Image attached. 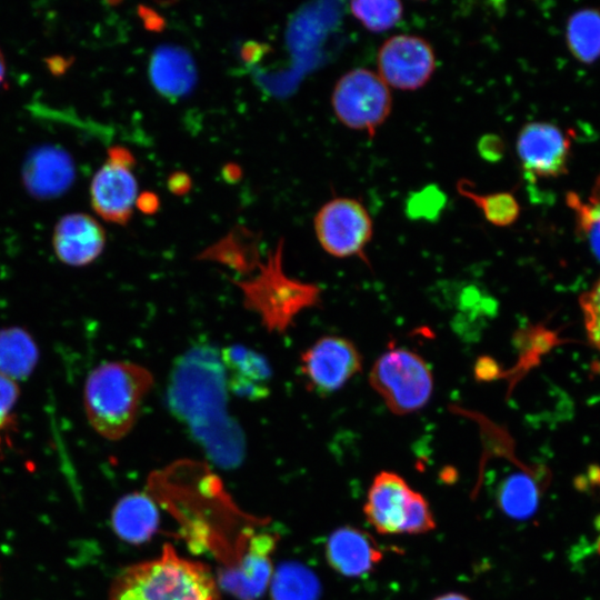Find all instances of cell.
<instances>
[{"label": "cell", "instance_id": "cell-30", "mask_svg": "<svg viewBox=\"0 0 600 600\" xmlns=\"http://www.w3.org/2000/svg\"><path fill=\"white\" fill-rule=\"evenodd\" d=\"M169 189L176 194L186 193L190 187V178L184 172H174L168 180Z\"/></svg>", "mask_w": 600, "mask_h": 600}, {"label": "cell", "instance_id": "cell-27", "mask_svg": "<svg viewBox=\"0 0 600 600\" xmlns=\"http://www.w3.org/2000/svg\"><path fill=\"white\" fill-rule=\"evenodd\" d=\"M584 329L590 343L600 352V277L580 297Z\"/></svg>", "mask_w": 600, "mask_h": 600}, {"label": "cell", "instance_id": "cell-1", "mask_svg": "<svg viewBox=\"0 0 600 600\" xmlns=\"http://www.w3.org/2000/svg\"><path fill=\"white\" fill-rule=\"evenodd\" d=\"M227 389L217 350L208 344L196 346L173 366L168 402L216 460L233 463L240 459L243 438L227 413Z\"/></svg>", "mask_w": 600, "mask_h": 600}, {"label": "cell", "instance_id": "cell-22", "mask_svg": "<svg viewBox=\"0 0 600 600\" xmlns=\"http://www.w3.org/2000/svg\"><path fill=\"white\" fill-rule=\"evenodd\" d=\"M568 43L572 53L583 62H592L600 56V13L581 10L568 24Z\"/></svg>", "mask_w": 600, "mask_h": 600}, {"label": "cell", "instance_id": "cell-15", "mask_svg": "<svg viewBox=\"0 0 600 600\" xmlns=\"http://www.w3.org/2000/svg\"><path fill=\"white\" fill-rule=\"evenodd\" d=\"M326 556L329 564L348 578L367 574L382 560V551L373 538L351 526L341 527L330 534Z\"/></svg>", "mask_w": 600, "mask_h": 600}, {"label": "cell", "instance_id": "cell-19", "mask_svg": "<svg viewBox=\"0 0 600 600\" xmlns=\"http://www.w3.org/2000/svg\"><path fill=\"white\" fill-rule=\"evenodd\" d=\"M159 523V513L153 502L144 494L133 493L122 498L112 513L116 533L131 543H141L151 538Z\"/></svg>", "mask_w": 600, "mask_h": 600}, {"label": "cell", "instance_id": "cell-13", "mask_svg": "<svg viewBox=\"0 0 600 600\" xmlns=\"http://www.w3.org/2000/svg\"><path fill=\"white\" fill-rule=\"evenodd\" d=\"M104 244V229L89 214L68 213L61 217L54 226L53 250L64 264L87 266L100 256Z\"/></svg>", "mask_w": 600, "mask_h": 600}, {"label": "cell", "instance_id": "cell-10", "mask_svg": "<svg viewBox=\"0 0 600 600\" xmlns=\"http://www.w3.org/2000/svg\"><path fill=\"white\" fill-rule=\"evenodd\" d=\"M134 159L127 149L113 147L90 184L92 209L106 221L126 224L132 214L138 186L131 171Z\"/></svg>", "mask_w": 600, "mask_h": 600}, {"label": "cell", "instance_id": "cell-6", "mask_svg": "<svg viewBox=\"0 0 600 600\" xmlns=\"http://www.w3.org/2000/svg\"><path fill=\"white\" fill-rule=\"evenodd\" d=\"M331 103L344 126L373 137L389 117L392 99L388 84L379 74L357 68L338 80Z\"/></svg>", "mask_w": 600, "mask_h": 600}, {"label": "cell", "instance_id": "cell-21", "mask_svg": "<svg viewBox=\"0 0 600 600\" xmlns=\"http://www.w3.org/2000/svg\"><path fill=\"white\" fill-rule=\"evenodd\" d=\"M319 592L317 577L300 564H286L279 568L273 577V600H317Z\"/></svg>", "mask_w": 600, "mask_h": 600}, {"label": "cell", "instance_id": "cell-17", "mask_svg": "<svg viewBox=\"0 0 600 600\" xmlns=\"http://www.w3.org/2000/svg\"><path fill=\"white\" fill-rule=\"evenodd\" d=\"M272 548L273 540L270 537L254 538L239 566L223 576L224 588L241 600L260 597L271 577L269 552Z\"/></svg>", "mask_w": 600, "mask_h": 600}, {"label": "cell", "instance_id": "cell-28", "mask_svg": "<svg viewBox=\"0 0 600 600\" xmlns=\"http://www.w3.org/2000/svg\"><path fill=\"white\" fill-rule=\"evenodd\" d=\"M19 387L12 379L0 373V449L6 430L12 421V411L18 401Z\"/></svg>", "mask_w": 600, "mask_h": 600}, {"label": "cell", "instance_id": "cell-12", "mask_svg": "<svg viewBox=\"0 0 600 600\" xmlns=\"http://www.w3.org/2000/svg\"><path fill=\"white\" fill-rule=\"evenodd\" d=\"M570 141L554 124L527 123L517 138L523 170L533 178L559 177L567 170Z\"/></svg>", "mask_w": 600, "mask_h": 600}, {"label": "cell", "instance_id": "cell-26", "mask_svg": "<svg viewBox=\"0 0 600 600\" xmlns=\"http://www.w3.org/2000/svg\"><path fill=\"white\" fill-rule=\"evenodd\" d=\"M593 196L589 203L576 198L571 204L577 212L580 230L600 260V191L596 190Z\"/></svg>", "mask_w": 600, "mask_h": 600}, {"label": "cell", "instance_id": "cell-34", "mask_svg": "<svg viewBox=\"0 0 600 600\" xmlns=\"http://www.w3.org/2000/svg\"><path fill=\"white\" fill-rule=\"evenodd\" d=\"M598 551L600 552V538L598 540Z\"/></svg>", "mask_w": 600, "mask_h": 600}, {"label": "cell", "instance_id": "cell-2", "mask_svg": "<svg viewBox=\"0 0 600 600\" xmlns=\"http://www.w3.org/2000/svg\"><path fill=\"white\" fill-rule=\"evenodd\" d=\"M110 600H221L210 569L181 557L167 544L159 557L122 570Z\"/></svg>", "mask_w": 600, "mask_h": 600}, {"label": "cell", "instance_id": "cell-5", "mask_svg": "<svg viewBox=\"0 0 600 600\" xmlns=\"http://www.w3.org/2000/svg\"><path fill=\"white\" fill-rule=\"evenodd\" d=\"M369 382L396 414L422 409L433 392L430 367L421 356L406 348L384 351L371 367Z\"/></svg>", "mask_w": 600, "mask_h": 600}, {"label": "cell", "instance_id": "cell-7", "mask_svg": "<svg viewBox=\"0 0 600 600\" xmlns=\"http://www.w3.org/2000/svg\"><path fill=\"white\" fill-rule=\"evenodd\" d=\"M281 247L261 277L243 287L247 301L262 314L268 326L282 329L301 309L319 301L320 290L310 283L289 280L280 269Z\"/></svg>", "mask_w": 600, "mask_h": 600}, {"label": "cell", "instance_id": "cell-24", "mask_svg": "<svg viewBox=\"0 0 600 600\" xmlns=\"http://www.w3.org/2000/svg\"><path fill=\"white\" fill-rule=\"evenodd\" d=\"M538 489L537 483L528 474H514L501 488L500 504L509 516L528 517L538 504Z\"/></svg>", "mask_w": 600, "mask_h": 600}, {"label": "cell", "instance_id": "cell-8", "mask_svg": "<svg viewBox=\"0 0 600 600\" xmlns=\"http://www.w3.org/2000/svg\"><path fill=\"white\" fill-rule=\"evenodd\" d=\"M317 238L324 251L337 258L363 257L372 238V220L357 199L336 198L314 217Z\"/></svg>", "mask_w": 600, "mask_h": 600}, {"label": "cell", "instance_id": "cell-14", "mask_svg": "<svg viewBox=\"0 0 600 600\" xmlns=\"http://www.w3.org/2000/svg\"><path fill=\"white\" fill-rule=\"evenodd\" d=\"M227 388L247 400H262L270 393L271 368L254 350L232 344L221 350Z\"/></svg>", "mask_w": 600, "mask_h": 600}, {"label": "cell", "instance_id": "cell-16", "mask_svg": "<svg viewBox=\"0 0 600 600\" xmlns=\"http://www.w3.org/2000/svg\"><path fill=\"white\" fill-rule=\"evenodd\" d=\"M74 178L71 157L63 150L46 146L32 151L23 166L22 180L36 198L48 199L63 193Z\"/></svg>", "mask_w": 600, "mask_h": 600}, {"label": "cell", "instance_id": "cell-11", "mask_svg": "<svg viewBox=\"0 0 600 600\" xmlns=\"http://www.w3.org/2000/svg\"><path fill=\"white\" fill-rule=\"evenodd\" d=\"M436 69L431 44L423 38L397 34L386 40L378 52L380 78L400 90H416L424 86Z\"/></svg>", "mask_w": 600, "mask_h": 600}, {"label": "cell", "instance_id": "cell-20", "mask_svg": "<svg viewBox=\"0 0 600 600\" xmlns=\"http://www.w3.org/2000/svg\"><path fill=\"white\" fill-rule=\"evenodd\" d=\"M39 352L31 336L21 328L0 330V373L17 380L32 373Z\"/></svg>", "mask_w": 600, "mask_h": 600}, {"label": "cell", "instance_id": "cell-4", "mask_svg": "<svg viewBox=\"0 0 600 600\" xmlns=\"http://www.w3.org/2000/svg\"><path fill=\"white\" fill-rule=\"evenodd\" d=\"M363 512L367 521L381 534H421L436 528L427 499L392 471L376 474Z\"/></svg>", "mask_w": 600, "mask_h": 600}, {"label": "cell", "instance_id": "cell-18", "mask_svg": "<svg viewBox=\"0 0 600 600\" xmlns=\"http://www.w3.org/2000/svg\"><path fill=\"white\" fill-rule=\"evenodd\" d=\"M149 71L153 87L168 99L186 96L196 82L191 56L174 46L159 47L151 57Z\"/></svg>", "mask_w": 600, "mask_h": 600}, {"label": "cell", "instance_id": "cell-31", "mask_svg": "<svg viewBox=\"0 0 600 600\" xmlns=\"http://www.w3.org/2000/svg\"><path fill=\"white\" fill-rule=\"evenodd\" d=\"M137 207L144 213H153L159 208V199L154 193L143 192L136 200Z\"/></svg>", "mask_w": 600, "mask_h": 600}, {"label": "cell", "instance_id": "cell-9", "mask_svg": "<svg viewBox=\"0 0 600 600\" xmlns=\"http://www.w3.org/2000/svg\"><path fill=\"white\" fill-rule=\"evenodd\" d=\"M362 357L349 339L327 336L318 339L300 357V369L309 390L329 396L361 371Z\"/></svg>", "mask_w": 600, "mask_h": 600}, {"label": "cell", "instance_id": "cell-23", "mask_svg": "<svg viewBox=\"0 0 600 600\" xmlns=\"http://www.w3.org/2000/svg\"><path fill=\"white\" fill-rule=\"evenodd\" d=\"M458 192L473 201L486 220L498 227H508L516 222L520 206L511 192L477 193L468 188L467 180L457 183Z\"/></svg>", "mask_w": 600, "mask_h": 600}, {"label": "cell", "instance_id": "cell-32", "mask_svg": "<svg viewBox=\"0 0 600 600\" xmlns=\"http://www.w3.org/2000/svg\"><path fill=\"white\" fill-rule=\"evenodd\" d=\"M433 600H470L467 596L458 592H448L436 597Z\"/></svg>", "mask_w": 600, "mask_h": 600}, {"label": "cell", "instance_id": "cell-3", "mask_svg": "<svg viewBox=\"0 0 600 600\" xmlns=\"http://www.w3.org/2000/svg\"><path fill=\"white\" fill-rule=\"evenodd\" d=\"M153 386L144 367L110 361L96 367L83 389V404L91 427L103 438L119 440L134 426L141 403Z\"/></svg>", "mask_w": 600, "mask_h": 600}, {"label": "cell", "instance_id": "cell-33", "mask_svg": "<svg viewBox=\"0 0 600 600\" xmlns=\"http://www.w3.org/2000/svg\"><path fill=\"white\" fill-rule=\"evenodd\" d=\"M6 71H7L6 59L0 49V83L4 80Z\"/></svg>", "mask_w": 600, "mask_h": 600}, {"label": "cell", "instance_id": "cell-25", "mask_svg": "<svg viewBox=\"0 0 600 600\" xmlns=\"http://www.w3.org/2000/svg\"><path fill=\"white\" fill-rule=\"evenodd\" d=\"M352 14L370 31L380 32L393 27L402 17V3L396 0L353 1Z\"/></svg>", "mask_w": 600, "mask_h": 600}, {"label": "cell", "instance_id": "cell-29", "mask_svg": "<svg viewBox=\"0 0 600 600\" xmlns=\"http://www.w3.org/2000/svg\"><path fill=\"white\" fill-rule=\"evenodd\" d=\"M481 154L487 159H498L502 153V142L496 136H486L479 143Z\"/></svg>", "mask_w": 600, "mask_h": 600}]
</instances>
